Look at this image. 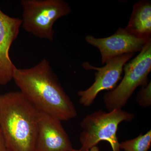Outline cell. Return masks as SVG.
<instances>
[{"label": "cell", "mask_w": 151, "mask_h": 151, "mask_svg": "<svg viewBox=\"0 0 151 151\" xmlns=\"http://www.w3.org/2000/svg\"><path fill=\"white\" fill-rule=\"evenodd\" d=\"M151 145V130L141 134L132 139L120 143V150L124 151H148Z\"/></svg>", "instance_id": "11"}, {"label": "cell", "mask_w": 151, "mask_h": 151, "mask_svg": "<svg viewBox=\"0 0 151 151\" xmlns=\"http://www.w3.org/2000/svg\"><path fill=\"white\" fill-rule=\"evenodd\" d=\"M134 55L129 53L115 57L106 61V65L102 67H95L87 62L83 63L82 66L84 69L96 71L93 84L88 89L78 92L80 104L84 107H89L100 92L112 91L115 89L122 78L124 65Z\"/></svg>", "instance_id": "6"}, {"label": "cell", "mask_w": 151, "mask_h": 151, "mask_svg": "<svg viewBox=\"0 0 151 151\" xmlns=\"http://www.w3.org/2000/svg\"><path fill=\"white\" fill-rule=\"evenodd\" d=\"M0 151H11L5 142L1 130H0Z\"/></svg>", "instance_id": "13"}, {"label": "cell", "mask_w": 151, "mask_h": 151, "mask_svg": "<svg viewBox=\"0 0 151 151\" xmlns=\"http://www.w3.org/2000/svg\"><path fill=\"white\" fill-rule=\"evenodd\" d=\"M85 39L87 43L100 50L102 65L115 57L140 52L149 41L132 35L122 28H119L116 32L108 37L98 38L88 35Z\"/></svg>", "instance_id": "7"}, {"label": "cell", "mask_w": 151, "mask_h": 151, "mask_svg": "<svg viewBox=\"0 0 151 151\" xmlns=\"http://www.w3.org/2000/svg\"><path fill=\"white\" fill-rule=\"evenodd\" d=\"M13 79L20 92L40 112L60 121L77 116L75 105L45 58L32 67L17 68Z\"/></svg>", "instance_id": "1"}, {"label": "cell", "mask_w": 151, "mask_h": 151, "mask_svg": "<svg viewBox=\"0 0 151 151\" xmlns=\"http://www.w3.org/2000/svg\"><path fill=\"white\" fill-rule=\"evenodd\" d=\"M61 121L40 112L35 151H70L73 150L69 136Z\"/></svg>", "instance_id": "8"}, {"label": "cell", "mask_w": 151, "mask_h": 151, "mask_svg": "<svg viewBox=\"0 0 151 151\" xmlns=\"http://www.w3.org/2000/svg\"><path fill=\"white\" fill-rule=\"evenodd\" d=\"M137 103L143 108H150L151 106V82L148 81L141 86L136 98Z\"/></svg>", "instance_id": "12"}, {"label": "cell", "mask_w": 151, "mask_h": 151, "mask_svg": "<svg viewBox=\"0 0 151 151\" xmlns=\"http://www.w3.org/2000/svg\"><path fill=\"white\" fill-rule=\"evenodd\" d=\"M124 75L118 86L104 95L103 101L108 111L122 109L135 90L148 81L151 71V40L135 58L124 67Z\"/></svg>", "instance_id": "5"}, {"label": "cell", "mask_w": 151, "mask_h": 151, "mask_svg": "<svg viewBox=\"0 0 151 151\" xmlns=\"http://www.w3.org/2000/svg\"><path fill=\"white\" fill-rule=\"evenodd\" d=\"M22 19L12 17L0 9V85L4 86L13 79L17 68L9 57V50L18 36Z\"/></svg>", "instance_id": "9"}, {"label": "cell", "mask_w": 151, "mask_h": 151, "mask_svg": "<svg viewBox=\"0 0 151 151\" xmlns=\"http://www.w3.org/2000/svg\"><path fill=\"white\" fill-rule=\"evenodd\" d=\"M40 112L20 91L0 95V130L11 151H35Z\"/></svg>", "instance_id": "2"}, {"label": "cell", "mask_w": 151, "mask_h": 151, "mask_svg": "<svg viewBox=\"0 0 151 151\" xmlns=\"http://www.w3.org/2000/svg\"><path fill=\"white\" fill-rule=\"evenodd\" d=\"M81 151V150L79 149V150H75V149H73V150H71V151Z\"/></svg>", "instance_id": "15"}, {"label": "cell", "mask_w": 151, "mask_h": 151, "mask_svg": "<svg viewBox=\"0 0 151 151\" xmlns=\"http://www.w3.org/2000/svg\"><path fill=\"white\" fill-rule=\"evenodd\" d=\"M88 151H100L99 148L97 146H94L93 147L89 150Z\"/></svg>", "instance_id": "14"}, {"label": "cell", "mask_w": 151, "mask_h": 151, "mask_svg": "<svg viewBox=\"0 0 151 151\" xmlns=\"http://www.w3.org/2000/svg\"><path fill=\"white\" fill-rule=\"evenodd\" d=\"M125 29L139 38L151 40V3L142 0L133 6L129 23Z\"/></svg>", "instance_id": "10"}, {"label": "cell", "mask_w": 151, "mask_h": 151, "mask_svg": "<svg viewBox=\"0 0 151 151\" xmlns=\"http://www.w3.org/2000/svg\"><path fill=\"white\" fill-rule=\"evenodd\" d=\"M134 118L133 113L122 109L108 112L99 110L87 115L80 124L81 151H88L101 141L108 142L112 151H121L117 135L119 124L132 122Z\"/></svg>", "instance_id": "3"}, {"label": "cell", "mask_w": 151, "mask_h": 151, "mask_svg": "<svg viewBox=\"0 0 151 151\" xmlns=\"http://www.w3.org/2000/svg\"><path fill=\"white\" fill-rule=\"evenodd\" d=\"M21 4L23 28L36 37L51 42L55 23L71 12L70 6L63 0H22Z\"/></svg>", "instance_id": "4"}]
</instances>
